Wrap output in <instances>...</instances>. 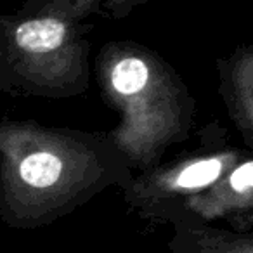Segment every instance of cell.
<instances>
[{"instance_id": "obj_1", "label": "cell", "mask_w": 253, "mask_h": 253, "mask_svg": "<svg viewBox=\"0 0 253 253\" xmlns=\"http://www.w3.org/2000/svg\"><path fill=\"white\" fill-rule=\"evenodd\" d=\"M134 175L108 132L0 120V220L11 229L47 227Z\"/></svg>"}, {"instance_id": "obj_2", "label": "cell", "mask_w": 253, "mask_h": 253, "mask_svg": "<svg viewBox=\"0 0 253 253\" xmlns=\"http://www.w3.org/2000/svg\"><path fill=\"white\" fill-rule=\"evenodd\" d=\"M94 75L104 102L120 113L108 134L134 173L160 165L170 146L189 139L196 97L160 52L134 40H111L95 56Z\"/></svg>"}, {"instance_id": "obj_3", "label": "cell", "mask_w": 253, "mask_h": 253, "mask_svg": "<svg viewBox=\"0 0 253 253\" xmlns=\"http://www.w3.org/2000/svg\"><path fill=\"white\" fill-rule=\"evenodd\" d=\"M94 26L49 12L0 14V92L71 99L90 87Z\"/></svg>"}, {"instance_id": "obj_4", "label": "cell", "mask_w": 253, "mask_h": 253, "mask_svg": "<svg viewBox=\"0 0 253 253\" xmlns=\"http://www.w3.org/2000/svg\"><path fill=\"white\" fill-rule=\"evenodd\" d=\"M250 149L229 141V132L218 120H211L198 132V146L169 163H160L134 175L122 191L126 207L149 224H175L189 198L207 191Z\"/></svg>"}, {"instance_id": "obj_5", "label": "cell", "mask_w": 253, "mask_h": 253, "mask_svg": "<svg viewBox=\"0 0 253 253\" xmlns=\"http://www.w3.org/2000/svg\"><path fill=\"white\" fill-rule=\"evenodd\" d=\"M225 220L231 231L253 232V156L246 155L207 191L184 203L179 222ZM175 222V224H179ZM173 225V224H172Z\"/></svg>"}, {"instance_id": "obj_6", "label": "cell", "mask_w": 253, "mask_h": 253, "mask_svg": "<svg viewBox=\"0 0 253 253\" xmlns=\"http://www.w3.org/2000/svg\"><path fill=\"white\" fill-rule=\"evenodd\" d=\"M218 95L246 149L253 151V43L238 45L227 57L215 59Z\"/></svg>"}, {"instance_id": "obj_7", "label": "cell", "mask_w": 253, "mask_h": 253, "mask_svg": "<svg viewBox=\"0 0 253 253\" xmlns=\"http://www.w3.org/2000/svg\"><path fill=\"white\" fill-rule=\"evenodd\" d=\"M170 253H253V232H236L205 222L173 224Z\"/></svg>"}, {"instance_id": "obj_8", "label": "cell", "mask_w": 253, "mask_h": 253, "mask_svg": "<svg viewBox=\"0 0 253 253\" xmlns=\"http://www.w3.org/2000/svg\"><path fill=\"white\" fill-rule=\"evenodd\" d=\"M148 2L153 0H50L39 12H49L75 21H85L92 14H99L108 19H122L135 7Z\"/></svg>"}, {"instance_id": "obj_9", "label": "cell", "mask_w": 253, "mask_h": 253, "mask_svg": "<svg viewBox=\"0 0 253 253\" xmlns=\"http://www.w3.org/2000/svg\"><path fill=\"white\" fill-rule=\"evenodd\" d=\"M50 0H25L23 5L19 7V12H25V14H35V12L42 11Z\"/></svg>"}]
</instances>
